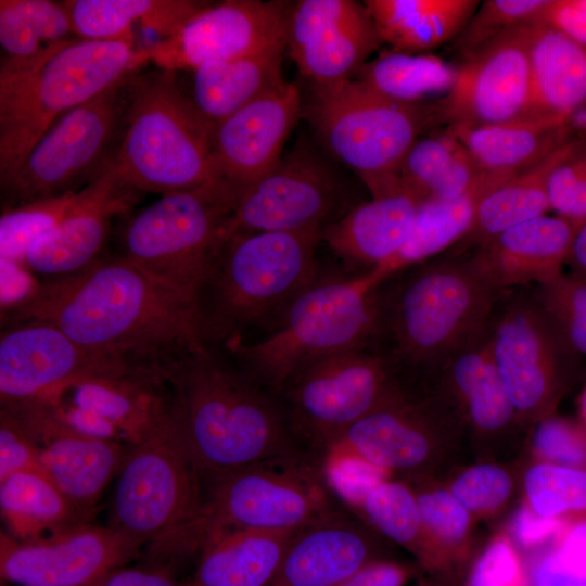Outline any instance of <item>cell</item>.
Listing matches in <instances>:
<instances>
[{"label":"cell","mask_w":586,"mask_h":586,"mask_svg":"<svg viewBox=\"0 0 586 586\" xmlns=\"http://www.w3.org/2000/svg\"><path fill=\"white\" fill-rule=\"evenodd\" d=\"M322 477L330 492L352 509L391 473L349 453L328 450L322 454Z\"/></svg>","instance_id":"48"},{"label":"cell","mask_w":586,"mask_h":586,"mask_svg":"<svg viewBox=\"0 0 586 586\" xmlns=\"http://www.w3.org/2000/svg\"><path fill=\"white\" fill-rule=\"evenodd\" d=\"M426 534L437 560V569L461 546L470 527V511L447 489L415 493Z\"/></svg>","instance_id":"46"},{"label":"cell","mask_w":586,"mask_h":586,"mask_svg":"<svg viewBox=\"0 0 586 586\" xmlns=\"http://www.w3.org/2000/svg\"><path fill=\"white\" fill-rule=\"evenodd\" d=\"M477 0H367L381 43L419 54L453 41L476 12Z\"/></svg>","instance_id":"32"},{"label":"cell","mask_w":586,"mask_h":586,"mask_svg":"<svg viewBox=\"0 0 586 586\" xmlns=\"http://www.w3.org/2000/svg\"><path fill=\"white\" fill-rule=\"evenodd\" d=\"M321 471L301 458L202 475L196 517L149 547L157 560L200 551L238 531H296L336 510Z\"/></svg>","instance_id":"6"},{"label":"cell","mask_w":586,"mask_h":586,"mask_svg":"<svg viewBox=\"0 0 586 586\" xmlns=\"http://www.w3.org/2000/svg\"><path fill=\"white\" fill-rule=\"evenodd\" d=\"M91 410L111 422L130 446L173 423L168 388L157 370L79 380L46 397Z\"/></svg>","instance_id":"27"},{"label":"cell","mask_w":586,"mask_h":586,"mask_svg":"<svg viewBox=\"0 0 586 586\" xmlns=\"http://www.w3.org/2000/svg\"><path fill=\"white\" fill-rule=\"evenodd\" d=\"M550 551L563 566L586 578V518L570 521Z\"/></svg>","instance_id":"57"},{"label":"cell","mask_w":586,"mask_h":586,"mask_svg":"<svg viewBox=\"0 0 586 586\" xmlns=\"http://www.w3.org/2000/svg\"><path fill=\"white\" fill-rule=\"evenodd\" d=\"M505 295L480 272L470 253L448 250L379 285L372 347L396 372H440L487 329Z\"/></svg>","instance_id":"3"},{"label":"cell","mask_w":586,"mask_h":586,"mask_svg":"<svg viewBox=\"0 0 586 586\" xmlns=\"http://www.w3.org/2000/svg\"><path fill=\"white\" fill-rule=\"evenodd\" d=\"M41 284L26 263L0 257L1 315L29 302Z\"/></svg>","instance_id":"54"},{"label":"cell","mask_w":586,"mask_h":586,"mask_svg":"<svg viewBox=\"0 0 586 586\" xmlns=\"http://www.w3.org/2000/svg\"><path fill=\"white\" fill-rule=\"evenodd\" d=\"M386 280L372 268L346 279H317L259 340L228 348L264 387L280 394L305 365L342 352L370 347L377 330V289Z\"/></svg>","instance_id":"8"},{"label":"cell","mask_w":586,"mask_h":586,"mask_svg":"<svg viewBox=\"0 0 586 586\" xmlns=\"http://www.w3.org/2000/svg\"><path fill=\"white\" fill-rule=\"evenodd\" d=\"M158 370L174 423L202 475L300 458L283 407L213 347L169 355Z\"/></svg>","instance_id":"2"},{"label":"cell","mask_w":586,"mask_h":586,"mask_svg":"<svg viewBox=\"0 0 586 586\" xmlns=\"http://www.w3.org/2000/svg\"><path fill=\"white\" fill-rule=\"evenodd\" d=\"M436 430V411L408 396L399 385L332 440L323 453L354 454L390 473L417 470L431 459Z\"/></svg>","instance_id":"24"},{"label":"cell","mask_w":586,"mask_h":586,"mask_svg":"<svg viewBox=\"0 0 586 586\" xmlns=\"http://www.w3.org/2000/svg\"><path fill=\"white\" fill-rule=\"evenodd\" d=\"M355 510L383 535L412 551L425 568L437 569L416 494L407 485L385 480L374 486Z\"/></svg>","instance_id":"42"},{"label":"cell","mask_w":586,"mask_h":586,"mask_svg":"<svg viewBox=\"0 0 586 586\" xmlns=\"http://www.w3.org/2000/svg\"><path fill=\"white\" fill-rule=\"evenodd\" d=\"M133 47V40L77 38L28 62H1L0 187L60 117L141 68Z\"/></svg>","instance_id":"4"},{"label":"cell","mask_w":586,"mask_h":586,"mask_svg":"<svg viewBox=\"0 0 586 586\" xmlns=\"http://www.w3.org/2000/svg\"><path fill=\"white\" fill-rule=\"evenodd\" d=\"M0 510L7 534L18 540L38 539L92 519L41 471L0 480Z\"/></svg>","instance_id":"38"},{"label":"cell","mask_w":586,"mask_h":586,"mask_svg":"<svg viewBox=\"0 0 586 586\" xmlns=\"http://www.w3.org/2000/svg\"><path fill=\"white\" fill-rule=\"evenodd\" d=\"M548 0H486L462 31L451 41V50L461 61L525 24L540 18Z\"/></svg>","instance_id":"45"},{"label":"cell","mask_w":586,"mask_h":586,"mask_svg":"<svg viewBox=\"0 0 586 586\" xmlns=\"http://www.w3.org/2000/svg\"><path fill=\"white\" fill-rule=\"evenodd\" d=\"M530 507L545 518H586V468L548 462L531 467L524 477Z\"/></svg>","instance_id":"43"},{"label":"cell","mask_w":586,"mask_h":586,"mask_svg":"<svg viewBox=\"0 0 586 586\" xmlns=\"http://www.w3.org/2000/svg\"><path fill=\"white\" fill-rule=\"evenodd\" d=\"M141 545L91 522L34 539L0 537L2 579L21 586H84L135 559Z\"/></svg>","instance_id":"19"},{"label":"cell","mask_w":586,"mask_h":586,"mask_svg":"<svg viewBox=\"0 0 586 586\" xmlns=\"http://www.w3.org/2000/svg\"><path fill=\"white\" fill-rule=\"evenodd\" d=\"M25 471H41L39 449L21 424L0 411V480Z\"/></svg>","instance_id":"53"},{"label":"cell","mask_w":586,"mask_h":586,"mask_svg":"<svg viewBox=\"0 0 586 586\" xmlns=\"http://www.w3.org/2000/svg\"><path fill=\"white\" fill-rule=\"evenodd\" d=\"M421 201L407 188L372 198L326 226L322 239L346 264L370 270L404 245Z\"/></svg>","instance_id":"28"},{"label":"cell","mask_w":586,"mask_h":586,"mask_svg":"<svg viewBox=\"0 0 586 586\" xmlns=\"http://www.w3.org/2000/svg\"><path fill=\"white\" fill-rule=\"evenodd\" d=\"M487 329L455 353L440 373L471 423L495 432L518 417L491 354Z\"/></svg>","instance_id":"37"},{"label":"cell","mask_w":586,"mask_h":586,"mask_svg":"<svg viewBox=\"0 0 586 586\" xmlns=\"http://www.w3.org/2000/svg\"><path fill=\"white\" fill-rule=\"evenodd\" d=\"M576 141L564 144L488 192L481 200L468 232L449 250L456 253L470 252L504 230L551 211L548 198L549 176Z\"/></svg>","instance_id":"36"},{"label":"cell","mask_w":586,"mask_h":586,"mask_svg":"<svg viewBox=\"0 0 586 586\" xmlns=\"http://www.w3.org/2000/svg\"><path fill=\"white\" fill-rule=\"evenodd\" d=\"M286 43L200 65L193 73L190 99L199 114L216 127L254 100L278 89Z\"/></svg>","instance_id":"30"},{"label":"cell","mask_w":586,"mask_h":586,"mask_svg":"<svg viewBox=\"0 0 586 586\" xmlns=\"http://www.w3.org/2000/svg\"><path fill=\"white\" fill-rule=\"evenodd\" d=\"M322 232L314 228L229 237L199 296L203 344L221 343L228 349L252 328H275L318 279L315 256Z\"/></svg>","instance_id":"5"},{"label":"cell","mask_w":586,"mask_h":586,"mask_svg":"<svg viewBox=\"0 0 586 586\" xmlns=\"http://www.w3.org/2000/svg\"><path fill=\"white\" fill-rule=\"evenodd\" d=\"M145 370L140 359L84 346L44 321L9 324L0 336L1 407L46 397L79 380Z\"/></svg>","instance_id":"15"},{"label":"cell","mask_w":586,"mask_h":586,"mask_svg":"<svg viewBox=\"0 0 586 586\" xmlns=\"http://www.w3.org/2000/svg\"><path fill=\"white\" fill-rule=\"evenodd\" d=\"M109 526L141 546L193 520L202 502V474L173 423L132 446L118 474Z\"/></svg>","instance_id":"12"},{"label":"cell","mask_w":586,"mask_h":586,"mask_svg":"<svg viewBox=\"0 0 586 586\" xmlns=\"http://www.w3.org/2000/svg\"><path fill=\"white\" fill-rule=\"evenodd\" d=\"M514 175L485 171L468 191L456 198L421 201L404 245L375 268L388 278L451 249L470 229L481 200Z\"/></svg>","instance_id":"33"},{"label":"cell","mask_w":586,"mask_h":586,"mask_svg":"<svg viewBox=\"0 0 586 586\" xmlns=\"http://www.w3.org/2000/svg\"><path fill=\"white\" fill-rule=\"evenodd\" d=\"M301 102L298 86L285 81L215 127L214 171L239 200L280 163L286 139L301 115Z\"/></svg>","instance_id":"22"},{"label":"cell","mask_w":586,"mask_h":586,"mask_svg":"<svg viewBox=\"0 0 586 586\" xmlns=\"http://www.w3.org/2000/svg\"><path fill=\"white\" fill-rule=\"evenodd\" d=\"M307 111L326 149L361 178L372 198L405 188L398 178L405 155L440 125L434 101H394L355 79L314 87Z\"/></svg>","instance_id":"9"},{"label":"cell","mask_w":586,"mask_h":586,"mask_svg":"<svg viewBox=\"0 0 586 586\" xmlns=\"http://www.w3.org/2000/svg\"><path fill=\"white\" fill-rule=\"evenodd\" d=\"M81 191L2 208L0 257L25 263L30 247L62 221L78 202Z\"/></svg>","instance_id":"44"},{"label":"cell","mask_w":586,"mask_h":586,"mask_svg":"<svg viewBox=\"0 0 586 586\" xmlns=\"http://www.w3.org/2000/svg\"><path fill=\"white\" fill-rule=\"evenodd\" d=\"M38 399L49 403L56 417L75 433L91 438L125 443L122 434L111 422L91 410L63 400Z\"/></svg>","instance_id":"56"},{"label":"cell","mask_w":586,"mask_h":586,"mask_svg":"<svg viewBox=\"0 0 586 586\" xmlns=\"http://www.w3.org/2000/svg\"><path fill=\"white\" fill-rule=\"evenodd\" d=\"M141 194L120 182L112 162L82 189L62 221L30 247L26 265L34 273L52 279L87 269L100 260L115 219L129 214Z\"/></svg>","instance_id":"23"},{"label":"cell","mask_w":586,"mask_h":586,"mask_svg":"<svg viewBox=\"0 0 586 586\" xmlns=\"http://www.w3.org/2000/svg\"><path fill=\"white\" fill-rule=\"evenodd\" d=\"M518 586H528V585H527V583L525 582V583H522V584H520V585H518Z\"/></svg>","instance_id":"63"},{"label":"cell","mask_w":586,"mask_h":586,"mask_svg":"<svg viewBox=\"0 0 586 586\" xmlns=\"http://www.w3.org/2000/svg\"><path fill=\"white\" fill-rule=\"evenodd\" d=\"M374 560L370 532L334 510L295 532L267 586H337Z\"/></svg>","instance_id":"26"},{"label":"cell","mask_w":586,"mask_h":586,"mask_svg":"<svg viewBox=\"0 0 586 586\" xmlns=\"http://www.w3.org/2000/svg\"><path fill=\"white\" fill-rule=\"evenodd\" d=\"M1 317L49 322L84 346L150 362L205 346L199 294L119 257L42 283Z\"/></svg>","instance_id":"1"},{"label":"cell","mask_w":586,"mask_h":586,"mask_svg":"<svg viewBox=\"0 0 586 586\" xmlns=\"http://www.w3.org/2000/svg\"><path fill=\"white\" fill-rule=\"evenodd\" d=\"M578 409L579 422L586 428V385L579 397Z\"/></svg>","instance_id":"62"},{"label":"cell","mask_w":586,"mask_h":586,"mask_svg":"<svg viewBox=\"0 0 586 586\" xmlns=\"http://www.w3.org/2000/svg\"><path fill=\"white\" fill-rule=\"evenodd\" d=\"M343 201L344 188L334 170L298 145L241 196L229 234L324 229Z\"/></svg>","instance_id":"18"},{"label":"cell","mask_w":586,"mask_h":586,"mask_svg":"<svg viewBox=\"0 0 586 586\" xmlns=\"http://www.w3.org/2000/svg\"><path fill=\"white\" fill-rule=\"evenodd\" d=\"M494 362L517 417L551 416L575 355L536 293L505 296L487 329Z\"/></svg>","instance_id":"14"},{"label":"cell","mask_w":586,"mask_h":586,"mask_svg":"<svg viewBox=\"0 0 586 586\" xmlns=\"http://www.w3.org/2000/svg\"><path fill=\"white\" fill-rule=\"evenodd\" d=\"M238 202L220 181L163 194L126 218L117 257L200 296Z\"/></svg>","instance_id":"10"},{"label":"cell","mask_w":586,"mask_h":586,"mask_svg":"<svg viewBox=\"0 0 586 586\" xmlns=\"http://www.w3.org/2000/svg\"><path fill=\"white\" fill-rule=\"evenodd\" d=\"M292 5L282 1L227 0L205 4L176 33L140 48L144 62L178 73L286 43Z\"/></svg>","instance_id":"16"},{"label":"cell","mask_w":586,"mask_h":586,"mask_svg":"<svg viewBox=\"0 0 586 586\" xmlns=\"http://www.w3.org/2000/svg\"><path fill=\"white\" fill-rule=\"evenodd\" d=\"M532 23L502 35L461 61L453 88L435 101L440 125L476 128L530 115Z\"/></svg>","instance_id":"17"},{"label":"cell","mask_w":586,"mask_h":586,"mask_svg":"<svg viewBox=\"0 0 586 586\" xmlns=\"http://www.w3.org/2000/svg\"><path fill=\"white\" fill-rule=\"evenodd\" d=\"M569 522L564 519L542 517L530 505H524L514 515L511 531L519 545L536 548L549 540L556 543Z\"/></svg>","instance_id":"55"},{"label":"cell","mask_w":586,"mask_h":586,"mask_svg":"<svg viewBox=\"0 0 586 586\" xmlns=\"http://www.w3.org/2000/svg\"><path fill=\"white\" fill-rule=\"evenodd\" d=\"M84 586H181L161 568L119 566Z\"/></svg>","instance_id":"58"},{"label":"cell","mask_w":586,"mask_h":586,"mask_svg":"<svg viewBox=\"0 0 586 586\" xmlns=\"http://www.w3.org/2000/svg\"><path fill=\"white\" fill-rule=\"evenodd\" d=\"M448 130L419 138L405 155L398 178L420 198L450 199L468 191L484 174Z\"/></svg>","instance_id":"39"},{"label":"cell","mask_w":586,"mask_h":586,"mask_svg":"<svg viewBox=\"0 0 586 586\" xmlns=\"http://www.w3.org/2000/svg\"><path fill=\"white\" fill-rule=\"evenodd\" d=\"M533 446L544 462L586 468V428L581 422L548 416L538 421Z\"/></svg>","instance_id":"50"},{"label":"cell","mask_w":586,"mask_h":586,"mask_svg":"<svg viewBox=\"0 0 586 586\" xmlns=\"http://www.w3.org/2000/svg\"><path fill=\"white\" fill-rule=\"evenodd\" d=\"M286 51L313 87L353 79L380 47L365 4L353 0H302L291 9Z\"/></svg>","instance_id":"20"},{"label":"cell","mask_w":586,"mask_h":586,"mask_svg":"<svg viewBox=\"0 0 586 586\" xmlns=\"http://www.w3.org/2000/svg\"><path fill=\"white\" fill-rule=\"evenodd\" d=\"M296 531H238L208 542L187 586H267Z\"/></svg>","instance_id":"34"},{"label":"cell","mask_w":586,"mask_h":586,"mask_svg":"<svg viewBox=\"0 0 586 586\" xmlns=\"http://www.w3.org/2000/svg\"><path fill=\"white\" fill-rule=\"evenodd\" d=\"M523 565L511 540L493 539L474 562L466 586H518L525 583Z\"/></svg>","instance_id":"52"},{"label":"cell","mask_w":586,"mask_h":586,"mask_svg":"<svg viewBox=\"0 0 586 586\" xmlns=\"http://www.w3.org/2000/svg\"><path fill=\"white\" fill-rule=\"evenodd\" d=\"M530 115L565 119L586 107V49L560 29L537 20L530 25Z\"/></svg>","instance_id":"29"},{"label":"cell","mask_w":586,"mask_h":586,"mask_svg":"<svg viewBox=\"0 0 586 586\" xmlns=\"http://www.w3.org/2000/svg\"><path fill=\"white\" fill-rule=\"evenodd\" d=\"M551 211L579 222L586 219V143L576 141L548 180Z\"/></svg>","instance_id":"49"},{"label":"cell","mask_w":586,"mask_h":586,"mask_svg":"<svg viewBox=\"0 0 586 586\" xmlns=\"http://www.w3.org/2000/svg\"><path fill=\"white\" fill-rule=\"evenodd\" d=\"M456 77L457 67L438 56L388 50L368 61L353 79L394 101L422 104L445 97Z\"/></svg>","instance_id":"40"},{"label":"cell","mask_w":586,"mask_h":586,"mask_svg":"<svg viewBox=\"0 0 586 586\" xmlns=\"http://www.w3.org/2000/svg\"><path fill=\"white\" fill-rule=\"evenodd\" d=\"M536 294L574 354L586 357V278L560 273Z\"/></svg>","instance_id":"47"},{"label":"cell","mask_w":586,"mask_h":586,"mask_svg":"<svg viewBox=\"0 0 586 586\" xmlns=\"http://www.w3.org/2000/svg\"><path fill=\"white\" fill-rule=\"evenodd\" d=\"M507 472L494 464H479L462 472L450 493L471 512L485 513L499 508L511 493Z\"/></svg>","instance_id":"51"},{"label":"cell","mask_w":586,"mask_h":586,"mask_svg":"<svg viewBox=\"0 0 586 586\" xmlns=\"http://www.w3.org/2000/svg\"><path fill=\"white\" fill-rule=\"evenodd\" d=\"M77 38L62 2L0 0L1 62H28Z\"/></svg>","instance_id":"41"},{"label":"cell","mask_w":586,"mask_h":586,"mask_svg":"<svg viewBox=\"0 0 586 586\" xmlns=\"http://www.w3.org/2000/svg\"><path fill=\"white\" fill-rule=\"evenodd\" d=\"M131 75L51 126L0 187L2 208L78 192L106 170L123 135Z\"/></svg>","instance_id":"11"},{"label":"cell","mask_w":586,"mask_h":586,"mask_svg":"<svg viewBox=\"0 0 586 586\" xmlns=\"http://www.w3.org/2000/svg\"><path fill=\"white\" fill-rule=\"evenodd\" d=\"M528 586H586V578L563 566L548 550L534 564Z\"/></svg>","instance_id":"60"},{"label":"cell","mask_w":586,"mask_h":586,"mask_svg":"<svg viewBox=\"0 0 586 586\" xmlns=\"http://www.w3.org/2000/svg\"><path fill=\"white\" fill-rule=\"evenodd\" d=\"M396 370L374 348H355L298 369L280 392L296 440L323 453L328 444L398 386Z\"/></svg>","instance_id":"13"},{"label":"cell","mask_w":586,"mask_h":586,"mask_svg":"<svg viewBox=\"0 0 586 586\" xmlns=\"http://www.w3.org/2000/svg\"><path fill=\"white\" fill-rule=\"evenodd\" d=\"M214 130L181 90L177 73L139 69L128 81L113 168L124 186L139 193L163 195L217 182Z\"/></svg>","instance_id":"7"},{"label":"cell","mask_w":586,"mask_h":586,"mask_svg":"<svg viewBox=\"0 0 586 586\" xmlns=\"http://www.w3.org/2000/svg\"><path fill=\"white\" fill-rule=\"evenodd\" d=\"M577 225L559 215H543L504 230L468 253L498 291L542 284L563 272Z\"/></svg>","instance_id":"25"},{"label":"cell","mask_w":586,"mask_h":586,"mask_svg":"<svg viewBox=\"0 0 586 586\" xmlns=\"http://www.w3.org/2000/svg\"><path fill=\"white\" fill-rule=\"evenodd\" d=\"M566 264L573 273L586 278V219L577 225Z\"/></svg>","instance_id":"61"},{"label":"cell","mask_w":586,"mask_h":586,"mask_svg":"<svg viewBox=\"0 0 586 586\" xmlns=\"http://www.w3.org/2000/svg\"><path fill=\"white\" fill-rule=\"evenodd\" d=\"M76 36L86 40H133L132 26L158 39L176 33L207 1L198 0H66Z\"/></svg>","instance_id":"35"},{"label":"cell","mask_w":586,"mask_h":586,"mask_svg":"<svg viewBox=\"0 0 586 586\" xmlns=\"http://www.w3.org/2000/svg\"><path fill=\"white\" fill-rule=\"evenodd\" d=\"M1 409L37 444L41 467L49 479L80 510L92 515L103 489L118 474L132 446L75 433L43 399Z\"/></svg>","instance_id":"21"},{"label":"cell","mask_w":586,"mask_h":586,"mask_svg":"<svg viewBox=\"0 0 586 586\" xmlns=\"http://www.w3.org/2000/svg\"><path fill=\"white\" fill-rule=\"evenodd\" d=\"M486 173L514 175L575 140L562 118L527 115L511 122L468 128L446 127Z\"/></svg>","instance_id":"31"},{"label":"cell","mask_w":586,"mask_h":586,"mask_svg":"<svg viewBox=\"0 0 586 586\" xmlns=\"http://www.w3.org/2000/svg\"><path fill=\"white\" fill-rule=\"evenodd\" d=\"M411 574V570L403 564L378 559L337 586H404Z\"/></svg>","instance_id":"59"}]
</instances>
